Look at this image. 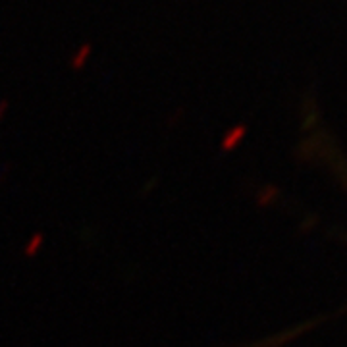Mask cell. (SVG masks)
Listing matches in <instances>:
<instances>
[{"mask_svg":"<svg viewBox=\"0 0 347 347\" xmlns=\"http://www.w3.org/2000/svg\"><path fill=\"white\" fill-rule=\"evenodd\" d=\"M91 54H93V45L91 43H83L81 47L71 54L70 58V66H71V70H83L85 68V64L89 62V58H91Z\"/></svg>","mask_w":347,"mask_h":347,"instance_id":"obj_1","label":"cell"},{"mask_svg":"<svg viewBox=\"0 0 347 347\" xmlns=\"http://www.w3.org/2000/svg\"><path fill=\"white\" fill-rule=\"evenodd\" d=\"M43 243H45V236H43V234H35V236H31L29 237V241H27L24 247V255L25 257H35V255L41 251Z\"/></svg>","mask_w":347,"mask_h":347,"instance_id":"obj_2","label":"cell"},{"mask_svg":"<svg viewBox=\"0 0 347 347\" xmlns=\"http://www.w3.org/2000/svg\"><path fill=\"white\" fill-rule=\"evenodd\" d=\"M243 137V127H236V129H229L224 141H222V150H232L236 147V143Z\"/></svg>","mask_w":347,"mask_h":347,"instance_id":"obj_3","label":"cell"},{"mask_svg":"<svg viewBox=\"0 0 347 347\" xmlns=\"http://www.w3.org/2000/svg\"><path fill=\"white\" fill-rule=\"evenodd\" d=\"M157 185H158V178H150L149 182L145 183V187H143V189H141V193H143V195H149L150 191L155 189Z\"/></svg>","mask_w":347,"mask_h":347,"instance_id":"obj_5","label":"cell"},{"mask_svg":"<svg viewBox=\"0 0 347 347\" xmlns=\"http://www.w3.org/2000/svg\"><path fill=\"white\" fill-rule=\"evenodd\" d=\"M8 108H10L8 99H2V101H0V122L4 120V116H6V112H8Z\"/></svg>","mask_w":347,"mask_h":347,"instance_id":"obj_6","label":"cell"},{"mask_svg":"<svg viewBox=\"0 0 347 347\" xmlns=\"http://www.w3.org/2000/svg\"><path fill=\"white\" fill-rule=\"evenodd\" d=\"M182 114H183V108H178L176 112H172V114H170V118H168V126L170 127L176 126V124L182 120Z\"/></svg>","mask_w":347,"mask_h":347,"instance_id":"obj_4","label":"cell"}]
</instances>
